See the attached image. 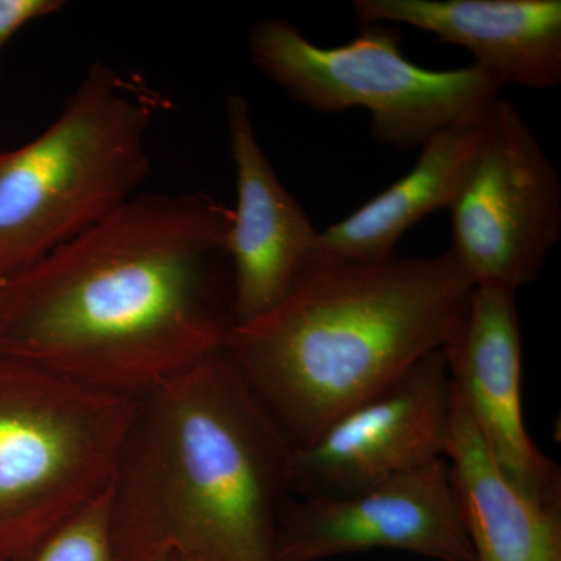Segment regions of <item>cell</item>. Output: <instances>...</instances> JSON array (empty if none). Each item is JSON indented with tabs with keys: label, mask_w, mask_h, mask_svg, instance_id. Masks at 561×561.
Segmentation results:
<instances>
[{
	"label": "cell",
	"mask_w": 561,
	"mask_h": 561,
	"mask_svg": "<svg viewBox=\"0 0 561 561\" xmlns=\"http://www.w3.org/2000/svg\"><path fill=\"white\" fill-rule=\"evenodd\" d=\"M516 294L474 287L459 334L443 354L454 390L502 470L530 496L561 507L559 465L535 445L524 423Z\"/></svg>",
	"instance_id": "30bf717a"
},
{
	"label": "cell",
	"mask_w": 561,
	"mask_h": 561,
	"mask_svg": "<svg viewBox=\"0 0 561 561\" xmlns=\"http://www.w3.org/2000/svg\"><path fill=\"white\" fill-rule=\"evenodd\" d=\"M227 125L236 168V208L228 224L234 323L276 305L312 260L319 232L276 175L261 147L249 102L228 95Z\"/></svg>",
	"instance_id": "8fae6325"
},
{
	"label": "cell",
	"mask_w": 561,
	"mask_h": 561,
	"mask_svg": "<svg viewBox=\"0 0 561 561\" xmlns=\"http://www.w3.org/2000/svg\"><path fill=\"white\" fill-rule=\"evenodd\" d=\"M154 103L95 66L38 138L0 153V284L136 197Z\"/></svg>",
	"instance_id": "277c9868"
},
{
	"label": "cell",
	"mask_w": 561,
	"mask_h": 561,
	"mask_svg": "<svg viewBox=\"0 0 561 561\" xmlns=\"http://www.w3.org/2000/svg\"><path fill=\"white\" fill-rule=\"evenodd\" d=\"M291 451L224 350L144 394L110 486L121 561H278Z\"/></svg>",
	"instance_id": "7a4b0ae2"
},
{
	"label": "cell",
	"mask_w": 561,
	"mask_h": 561,
	"mask_svg": "<svg viewBox=\"0 0 561 561\" xmlns=\"http://www.w3.org/2000/svg\"><path fill=\"white\" fill-rule=\"evenodd\" d=\"M479 142L481 125L435 135L421 147L409 173L319 232L311 261L376 262L394 256L405 232L435 210L451 208Z\"/></svg>",
	"instance_id": "5bb4252c"
},
{
	"label": "cell",
	"mask_w": 561,
	"mask_h": 561,
	"mask_svg": "<svg viewBox=\"0 0 561 561\" xmlns=\"http://www.w3.org/2000/svg\"><path fill=\"white\" fill-rule=\"evenodd\" d=\"M251 60L294 101L320 111H368L376 142L421 149L438 133L478 127L500 88L478 66L431 70L401 50V35L386 24H365L337 47H320L284 20L257 21L249 35Z\"/></svg>",
	"instance_id": "8992f818"
},
{
	"label": "cell",
	"mask_w": 561,
	"mask_h": 561,
	"mask_svg": "<svg viewBox=\"0 0 561 561\" xmlns=\"http://www.w3.org/2000/svg\"><path fill=\"white\" fill-rule=\"evenodd\" d=\"M371 549L476 561L445 459L345 496H290L280 512L278 561H321Z\"/></svg>",
	"instance_id": "9c48e42d"
},
{
	"label": "cell",
	"mask_w": 561,
	"mask_h": 561,
	"mask_svg": "<svg viewBox=\"0 0 561 561\" xmlns=\"http://www.w3.org/2000/svg\"><path fill=\"white\" fill-rule=\"evenodd\" d=\"M453 405L448 364L435 351L291 451L290 496H345L445 459Z\"/></svg>",
	"instance_id": "ba28073f"
},
{
	"label": "cell",
	"mask_w": 561,
	"mask_h": 561,
	"mask_svg": "<svg viewBox=\"0 0 561 561\" xmlns=\"http://www.w3.org/2000/svg\"><path fill=\"white\" fill-rule=\"evenodd\" d=\"M453 391L445 461L474 560L561 561V507L530 496L502 470Z\"/></svg>",
	"instance_id": "4fadbf2b"
},
{
	"label": "cell",
	"mask_w": 561,
	"mask_h": 561,
	"mask_svg": "<svg viewBox=\"0 0 561 561\" xmlns=\"http://www.w3.org/2000/svg\"><path fill=\"white\" fill-rule=\"evenodd\" d=\"M136 401L0 356V561H28L110 489Z\"/></svg>",
	"instance_id": "5b68a950"
},
{
	"label": "cell",
	"mask_w": 561,
	"mask_h": 561,
	"mask_svg": "<svg viewBox=\"0 0 561 561\" xmlns=\"http://www.w3.org/2000/svg\"><path fill=\"white\" fill-rule=\"evenodd\" d=\"M362 24H404L463 47L497 88L561 81L560 0H356Z\"/></svg>",
	"instance_id": "7c38bea8"
},
{
	"label": "cell",
	"mask_w": 561,
	"mask_h": 561,
	"mask_svg": "<svg viewBox=\"0 0 561 561\" xmlns=\"http://www.w3.org/2000/svg\"><path fill=\"white\" fill-rule=\"evenodd\" d=\"M28 561H121L111 531L110 489L61 524Z\"/></svg>",
	"instance_id": "9a60e30c"
},
{
	"label": "cell",
	"mask_w": 561,
	"mask_h": 561,
	"mask_svg": "<svg viewBox=\"0 0 561 561\" xmlns=\"http://www.w3.org/2000/svg\"><path fill=\"white\" fill-rule=\"evenodd\" d=\"M451 250L472 286L518 291L561 236V183L515 103L497 99L451 208Z\"/></svg>",
	"instance_id": "52a82bcc"
},
{
	"label": "cell",
	"mask_w": 561,
	"mask_h": 561,
	"mask_svg": "<svg viewBox=\"0 0 561 561\" xmlns=\"http://www.w3.org/2000/svg\"><path fill=\"white\" fill-rule=\"evenodd\" d=\"M162 561H190V560L179 559V557H169V559H165Z\"/></svg>",
	"instance_id": "e0dca14e"
},
{
	"label": "cell",
	"mask_w": 561,
	"mask_h": 561,
	"mask_svg": "<svg viewBox=\"0 0 561 561\" xmlns=\"http://www.w3.org/2000/svg\"><path fill=\"white\" fill-rule=\"evenodd\" d=\"M230 216L208 195H136L0 284V356L130 400L190 370L234 324Z\"/></svg>",
	"instance_id": "6da1fadb"
},
{
	"label": "cell",
	"mask_w": 561,
	"mask_h": 561,
	"mask_svg": "<svg viewBox=\"0 0 561 561\" xmlns=\"http://www.w3.org/2000/svg\"><path fill=\"white\" fill-rule=\"evenodd\" d=\"M472 289L451 250L311 261L276 305L232 324L221 350L300 449L445 350L459 334Z\"/></svg>",
	"instance_id": "3957f363"
},
{
	"label": "cell",
	"mask_w": 561,
	"mask_h": 561,
	"mask_svg": "<svg viewBox=\"0 0 561 561\" xmlns=\"http://www.w3.org/2000/svg\"><path fill=\"white\" fill-rule=\"evenodd\" d=\"M62 0H0V50L25 25L65 9Z\"/></svg>",
	"instance_id": "2e32d148"
}]
</instances>
